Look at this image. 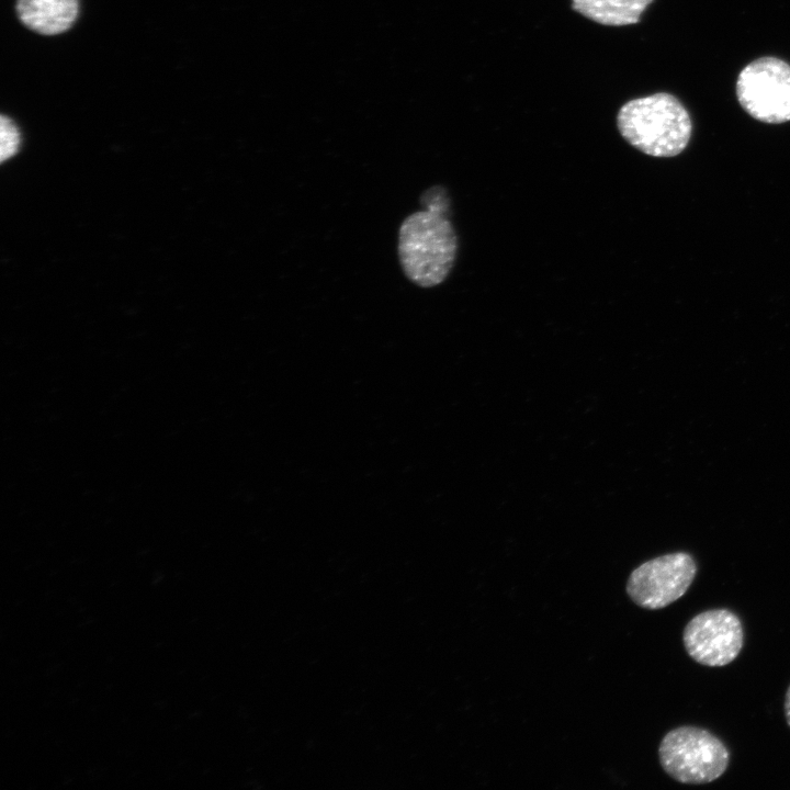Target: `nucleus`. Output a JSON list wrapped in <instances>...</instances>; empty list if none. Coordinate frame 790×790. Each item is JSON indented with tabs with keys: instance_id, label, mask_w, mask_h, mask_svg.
Here are the masks:
<instances>
[{
	"instance_id": "nucleus-1",
	"label": "nucleus",
	"mask_w": 790,
	"mask_h": 790,
	"mask_svg": "<svg viewBox=\"0 0 790 790\" xmlns=\"http://www.w3.org/2000/svg\"><path fill=\"white\" fill-rule=\"evenodd\" d=\"M424 210L407 216L398 232V259L406 278L433 287L449 275L456 257L458 237L450 221V199L441 185L427 189Z\"/></svg>"
},
{
	"instance_id": "nucleus-2",
	"label": "nucleus",
	"mask_w": 790,
	"mask_h": 790,
	"mask_svg": "<svg viewBox=\"0 0 790 790\" xmlns=\"http://www.w3.org/2000/svg\"><path fill=\"white\" fill-rule=\"evenodd\" d=\"M617 125L633 147L653 157L680 154L691 136V120L672 94L656 93L627 102L618 112Z\"/></svg>"
},
{
	"instance_id": "nucleus-3",
	"label": "nucleus",
	"mask_w": 790,
	"mask_h": 790,
	"mask_svg": "<svg viewBox=\"0 0 790 790\" xmlns=\"http://www.w3.org/2000/svg\"><path fill=\"white\" fill-rule=\"evenodd\" d=\"M658 757L664 771L686 785L712 782L730 763V752L716 735L690 725L669 731L659 744Z\"/></svg>"
},
{
	"instance_id": "nucleus-4",
	"label": "nucleus",
	"mask_w": 790,
	"mask_h": 790,
	"mask_svg": "<svg viewBox=\"0 0 790 790\" xmlns=\"http://www.w3.org/2000/svg\"><path fill=\"white\" fill-rule=\"evenodd\" d=\"M737 99L754 119L765 123L790 121V66L775 57L752 61L740 74Z\"/></svg>"
},
{
	"instance_id": "nucleus-5",
	"label": "nucleus",
	"mask_w": 790,
	"mask_h": 790,
	"mask_svg": "<svg viewBox=\"0 0 790 790\" xmlns=\"http://www.w3.org/2000/svg\"><path fill=\"white\" fill-rule=\"evenodd\" d=\"M697 574L689 553L676 552L644 562L632 571L627 592L637 606L657 610L682 597Z\"/></svg>"
},
{
	"instance_id": "nucleus-6",
	"label": "nucleus",
	"mask_w": 790,
	"mask_h": 790,
	"mask_svg": "<svg viewBox=\"0 0 790 790\" xmlns=\"http://www.w3.org/2000/svg\"><path fill=\"white\" fill-rule=\"evenodd\" d=\"M687 654L697 663L721 667L732 663L744 644L741 619L729 609H711L696 614L682 633Z\"/></svg>"
},
{
	"instance_id": "nucleus-7",
	"label": "nucleus",
	"mask_w": 790,
	"mask_h": 790,
	"mask_svg": "<svg viewBox=\"0 0 790 790\" xmlns=\"http://www.w3.org/2000/svg\"><path fill=\"white\" fill-rule=\"evenodd\" d=\"M78 0H18L20 21L40 34L56 35L70 29L77 19Z\"/></svg>"
},
{
	"instance_id": "nucleus-8",
	"label": "nucleus",
	"mask_w": 790,
	"mask_h": 790,
	"mask_svg": "<svg viewBox=\"0 0 790 790\" xmlns=\"http://www.w3.org/2000/svg\"><path fill=\"white\" fill-rule=\"evenodd\" d=\"M572 8L597 23L611 26L634 24L653 0H572Z\"/></svg>"
},
{
	"instance_id": "nucleus-9",
	"label": "nucleus",
	"mask_w": 790,
	"mask_h": 790,
	"mask_svg": "<svg viewBox=\"0 0 790 790\" xmlns=\"http://www.w3.org/2000/svg\"><path fill=\"white\" fill-rule=\"evenodd\" d=\"M0 158L4 161L16 154L20 146V133L15 124L5 115L0 120Z\"/></svg>"
},
{
	"instance_id": "nucleus-10",
	"label": "nucleus",
	"mask_w": 790,
	"mask_h": 790,
	"mask_svg": "<svg viewBox=\"0 0 790 790\" xmlns=\"http://www.w3.org/2000/svg\"><path fill=\"white\" fill-rule=\"evenodd\" d=\"M785 716L788 726L790 727V686L787 689L786 698H785Z\"/></svg>"
}]
</instances>
